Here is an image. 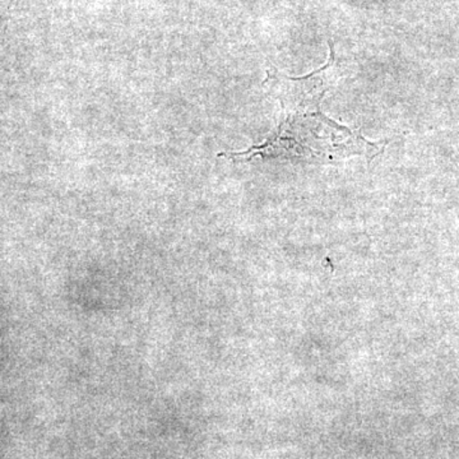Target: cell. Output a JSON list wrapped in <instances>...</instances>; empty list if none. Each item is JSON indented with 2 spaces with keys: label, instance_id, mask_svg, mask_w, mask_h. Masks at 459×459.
<instances>
[]
</instances>
